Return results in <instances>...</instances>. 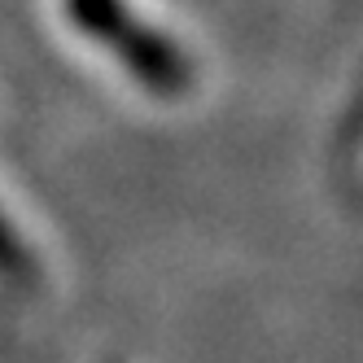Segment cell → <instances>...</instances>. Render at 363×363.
Segmentation results:
<instances>
[{"mask_svg": "<svg viewBox=\"0 0 363 363\" xmlns=\"http://www.w3.org/2000/svg\"><path fill=\"white\" fill-rule=\"evenodd\" d=\"M110 48H114V57L123 62V70L132 74L145 92H153V96H179V92H189V84H193L189 53L167 31H158V27H145V22L127 18L123 31L110 40Z\"/></svg>", "mask_w": 363, "mask_h": 363, "instance_id": "obj_1", "label": "cell"}, {"mask_svg": "<svg viewBox=\"0 0 363 363\" xmlns=\"http://www.w3.org/2000/svg\"><path fill=\"white\" fill-rule=\"evenodd\" d=\"M66 18L79 35L110 44L132 13H127V0H66Z\"/></svg>", "mask_w": 363, "mask_h": 363, "instance_id": "obj_2", "label": "cell"}, {"mask_svg": "<svg viewBox=\"0 0 363 363\" xmlns=\"http://www.w3.org/2000/svg\"><path fill=\"white\" fill-rule=\"evenodd\" d=\"M31 272H35L31 250L22 245V237L13 232V223L0 215V276H5V280H27Z\"/></svg>", "mask_w": 363, "mask_h": 363, "instance_id": "obj_3", "label": "cell"}]
</instances>
